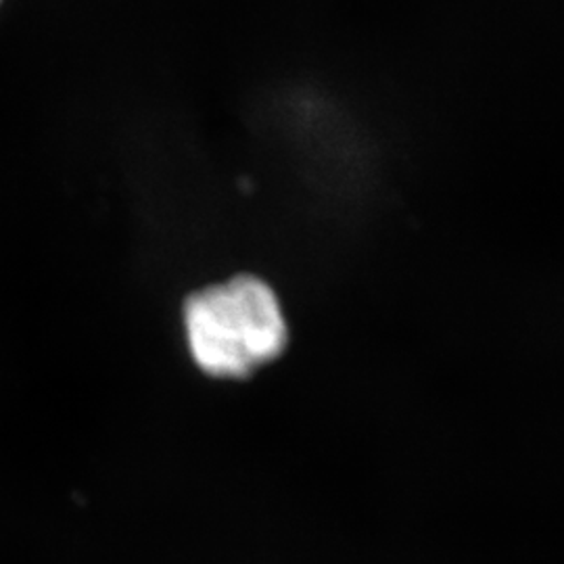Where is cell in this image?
I'll use <instances>...</instances> for the list:
<instances>
[{"mask_svg": "<svg viewBox=\"0 0 564 564\" xmlns=\"http://www.w3.org/2000/svg\"><path fill=\"white\" fill-rule=\"evenodd\" d=\"M184 324L195 362L214 377H245L274 360L286 343L279 300L256 276L195 293L184 307Z\"/></svg>", "mask_w": 564, "mask_h": 564, "instance_id": "1", "label": "cell"}]
</instances>
